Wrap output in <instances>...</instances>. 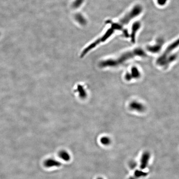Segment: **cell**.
Instances as JSON below:
<instances>
[{
  "instance_id": "obj_1",
  "label": "cell",
  "mask_w": 179,
  "mask_h": 179,
  "mask_svg": "<svg viewBox=\"0 0 179 179\" xmlns=\"http://www.w3.org/2000/svg\"><path fill=\"white\" fill-rule=\"evenodd\" d=\"M150 155L148 152H145L142 154L140 160V167L142 169H144L147 167L149 163Z\"/></svg>"
},
{
  "instance_id": "obj_6",
  "label": "cell",
  "mask_w": 179,
  "mask_h": 179,
  "mask_svg": "<svg viewBox=\"0 0 179 179\" xmlns=\"http://www.w3.org/2000/svg\"><path fill=\"white\" fill-rule=\"evenodd\" d=\"M101 141L104 145H108L111 143V140L108 137H103L101 138Z\"/></svg>"
},
{
  "instance_id": "obj_8",
  "label": "cell",
  "mask_w": 179,
  "mask_h": 179,
  "mask_svg": "<svg viewBox=\"0 0 179 179\" xmlns=\"http://www.w3.org/2000/svg\"><path fill=\"white\" fill-rule=\"evenodd\" d=\"M130 166L132 168H134L135 166V163L133 162L131 163V165H130Z\"/></svg>"
},
{
  "instance_id": "obj_3",
  "label": "cell",
  "mask_w": 179,
  "mask_h": 179,
  "mask_svg": "<svg viewBox=\"0 0 179 179\" xmlns=\"http://www.w3.org/2000/svg\"><path fill=\"white\" fill-rule=\"evenodd\" d=\"M59 156L62 160L66 161H68L70 160V155L67 152L64 150L60 152Z\"/></svg>"
},
{
  "instance_id": "obj_7",
  "label": "cell",
  "mask_w": 179,
  "mask_h": 179,
  "mask_svg": "<svg viewBox=\"0 0 179 179\" xmlns=\"http://www.w3.org/2000/svg\"><path fill=\"white\" fill-rule=\"evenodd\" d=\"M83 0H75L73 3V6L75 8H78L82 4Z\"/></svg>"
},
{
  "instance_id": "obj_10",
  "label": "cell",
  "mask_w": 179,
  "mask_h": 179,
  "mask_svg": "<svg viewBox=\"0 0 179 179\" xmlns=\"http://www.w3.org/2000/svg\"><path fill=\"white\" fill-rule=\"evenodd\" d=\"M98 179H103L102 178H98Z\"/></svg>"
},
{
  "instance_id": "obj_9",
  "label": "cell",
  "mask_w": 179,
  "mask_h": 179,
  "mask_svg": "<svg viewBox=\"0 0 179 179\" xmlns=\"http://www.w3.org/2000/svg\"><path fill=\"white\" fill-rule=\"evenodd\" d=\"M129 179H136V178L135 177H130Z\"/></svg>"
},
{
  "instance_id": "obj_2",
  "label": "cell",
  "mask_w": 179,
  "mask_h": 179,
  "mask_svg": "<svg viewBox=\"0 0 179 179\" xmlns=\"http://www.w3.org/2000/svg\"><path fill=\"white\" fill-rule=\"evenodd\" d=\"M44 165L47 168L58 167L61 165V163L58 161L53 159H48L44 162Z\"/></svg>"
},
{
  "instance_id": "obj_5",
  "label": "cell",
  "mask_w": 179,
  "mask_h": 179,
  "mask_svg": "<svg viewBox=\"0 0 179 179\" xmlns=\"http://www.w3.org/2000/svg\"><path fill=\"white\" fill-rule=\"evenodd\" d=\"M76 19L79 23H80L82 25H85L86 23V19L81 14H77V15H76Z\"/></svg>"
},
{
  "instance_id": "obj_4",
  "label": "cell",
  "mask_w": 179,
  "mask_h": 179,
  "mask_svg": "<svg viewBox=\"0 0 179 179\" xmlns=\"http://www.w3.org/2000/svg\"><path fill=\"white\" fill-rule=\"evenodd\" d=\"M148 173L140 170H136L134 173V177L135 178H140L146 176Z\"/></svg>"
}]
</instances>
